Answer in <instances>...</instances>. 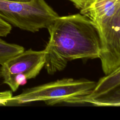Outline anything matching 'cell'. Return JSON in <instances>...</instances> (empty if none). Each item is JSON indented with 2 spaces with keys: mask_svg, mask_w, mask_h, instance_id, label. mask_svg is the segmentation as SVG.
I'll use <instances>...</instances> for the list:
<instances>
[{
  "mask_svg": "<svg viewBox=\"0 0 120 120\" xmlns=\"http://www.w3.org/2000/svg\"><path fill=\"white\" fill-rule=\"evenodd\" d=\"M118 0H94L81 14L89 18L97 29L113 13Z\"/></svg>",
  "mask_w": 120,
  "mask_h": 120,
  "instance_id": "cell-6",
  "label": "cell"
},
{
  "mask_svg": "<svg viewBox=\"0 0 120 120\" xmlns=\"http://www.w3.org/2000/svg\"><path fill=\"white\" fill-rule=\"evenodd\" d=\"M59 16L44 0L29 2L0 0V18L22 30L36 32L47 29Z\"/></svg>",
  "mask_w": 120,
  "mask_h": 120,
  "instance_id": "cell-3",
  "label": "cell"
},
{
  "mask_svg": "<svg viewBox=\"0 0 120 120\" xmlns=\"http://www.w3.org/2000/svg\"><path fill=\"white\" fill-rule=\"evenodd\" d=\"M87 103L98 106H120V84L103 95L88 100Z\"/></svg>",
  "mask_w": 120,
  "mask_h": 120,
  "instance_id": "cell-8",
  "label": "cell"
},
{
  "mask_svg": "<svg viewBox=\"0 0 120 120\" xmlns=\"http://www.w3.org/2000/svg\"><path fill=\"white\" fill-rule=\"evenodd\" d=\"M97 29L101 42L99 59L107 75L120 68V0L112 15Z\"/></svg>",
  "mask_w": 120,
  "mask_h": 120,
  "instance_id": "cell-5",
  "label": "cell"
},
{
  "mask_svg": "<svg viewBox=\"0 0 120 120\" xmlns=\"http://www.w3.org/2000/svg\"><path fill=\"white\" fill-rule=\"evenodd\" d=\"M11 91L7 90L0 92V105H7L8 102L12 97Z\"/></svg>",
  "mask_w": 120,
  "mask_h": 120,
  "instance_id": "cell-11",
  "label": "cell"
},
{
  "mask_svg": "<svg viewBox=\"0 0 120 120\" xmlns=\"http://www.w3.org/2000/svg\"><path fill=\"white\" fill-rule=\"evenodd\" d=\"M97 82L86 79L63 78L30 88L12 96L7 105H16L37 101H43L53 105L66 103L86 104L87 98L91 94Z\"/></svg>",
  "mask_w": 120,
  "mask_h": 120,
  "instance_id": "cell-2",
  "label": "cell"
},
{
  "mask_svg": "<svg viewBox=\"0 0 120 120\" xmlns=\"http://www.w3.org/2000/svg\"><path fill=\"white\" fill-rule=\"evenodd\" d=\"M120 84V68L111 73L105 75L97 82L92 92L87 98V102L90 99L95 98L107 92Z\"/></svg>",
  "mask_w": 120,
  "mask_h": 120,
  "instance_id": "cell-7",
  "label": "cell"
},
{
  "mask_svg": "<svg viewBox=\"0 0 120 120\" xmlns=\"http://www.w3.org/2000/svg\"><path fill=\"white\" fill-rule=\"evenodd\" d=\"M47 29L50 36L44 49V68L48 74L63 70L73 60L99 58L100 37L94 24L85 15L59 16Z\"/></svg>",
  "mask_w": 120,
  "mask_h": 120,
  "instance_id": "cell-1",
  "label": "cell"
},
{
  "mask_svg": "<svg viewBox=\"0 0 120 120\" xmlns=\"http://www.w3.org/2000/svg\"><path fill=\"white\" fill-rule=\"evenodd\" d=\"M9 2H29L33 0H2Z\"/></svg>",
  "mask_w": 120,
  "mask_h": 120,
  "instance_id": "cell-12",
  "label": "cell"
},
{
  "mask_svg": "<svg viewBox=\"0 0 120 120\" xmlns=\"http://www.w3.org/2000/svg\"><path fill=\"white\" fill-rule=\"evenodd\" d=\"M45 62L44 50H24L1 65L0 77L12 91L15 92L27 80L35 78L44 67Z\"/></svg>",
  "mask_w": 120,
  "mask_h": 120,
  "instance_id": "cell-4",
  "label": "cell"
},
{
  "mask_svg": "<svg viewBox=\"0 0 120 120\" xmlns=\"http://www.w3.org/2000/svg\"><path fill=\"white\" fill-rule=\"evenodd\" d=\"M24 50L23 46L8 43L0 38V65Z\"/></svg>",
  "mask_w": 120,
  "mask_h": 120,
  "instance_id": "cell-9",
  "label": "cell"
},
{
  "mask_svg": "<svg viewBox=\"0 0 120 120\" xmlns=\"http://www.w3.org/2000/svg\"><path fill=\"white\" fill-rule=\"evenodd\" d=\"M72 2L75 6L80 10L88 7L94 0H69Z\"/></svg>",
  "mask_w": 120,
  "mask_h": 120,
  "instance_id": "cell-10",
  "label": "cell"
}]
</instances>
